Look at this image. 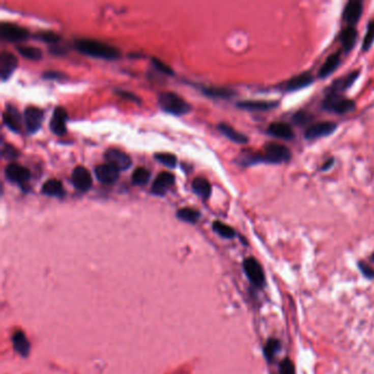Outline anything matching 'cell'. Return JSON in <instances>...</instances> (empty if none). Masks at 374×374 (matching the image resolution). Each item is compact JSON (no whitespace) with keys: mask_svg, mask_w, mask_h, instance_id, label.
Here are the masks:
<instances>
[{"mask_svg":"<svg viewBox=\"0 0 374 374\" xmlns=\"http://www.w3.org/2000/svg\"><path fill=\"white\" fill-rule=\"evenodd\" d=\"M292 154L290 150L284 145L279 143H269L264 148V153L248 154L243 158L244 164H257V163H271L281 164L290 160Z\"/></svg>","mask_w":374,"mask_h":374,"instance_id":"6da1fadb","label":"cell"},{"mask_svg":"<svg viewBox=\"0 0 374 374\" xmlns=\"http://www.w3.org/2000/svg\"><path fill=\"white\" fill-rule=\"evenodd\" d=\"M74 45L80 53L93 57L116 60L120 56V51L117 47L93 39H76Z\"/></svg>","mask_w":374,"mask_h":374,"instance_id":"7a4b0ae2","label":"cell"},{"mask_svg":"<svg viewBox=\"0 0 374 374\" xmlns=\"http://www.w3.org/2000/svg\"><path fill=\"white\" fill-rule=\"evenodd\" d=\"M159 107L168 113L181 116L191 110L190 105L185 99H182L179 95L171 93V91H164L158 95Z\"/></svg>","mask_w":374,"mask_h":374,"instance_id":"3957f363","label":"cell"},{"mask_svg":"<svg viewBox=\"0 0 374 374\" xmlns=\"http://www.w3.org/2000/svg\"><path fill=\"white\" fill-rule=\"evenodd\" d=\"M323 107L325 110L334 112L336 114H346L355 110L356 103L350 99L341 98L338 95H328L324 100Z\"/></svg>","mask_w":374,"mask_h":374,"instance_id":"277c9868","label":"cell"},{"mask_svg":"<svg viewBox=\"0 0 374 374\" xmlns=\"http://www.w3.org/2000/svg\"><path fill=\"white\" fill-rule=\"evenodd\" d=\"M244 271L247 278L249 279V281L253 285H256L257 287H263L265 285L266 283L265 272L263 270V268H261L260 264L255 258L249 257L245 259Z\"/></svg>","mask_w":374,"mask_h":374,"instance_id":"5b68a950","label":"cell"},{"mask_svg":"<svg viewBox=\"0 0 374 374\" xmlns=\"http://www.w3.org/2000/svg\"><path fill=\"white\" fill-rule=\"evenodd\" d=\"M104 158L107 160V164L113 166L119 171L126 170L132 165V160L129 155L121 150H118V148H109L104 153Z\"/></svg>","mask_w":374,"mask_h":374,"instance_id":"8992f818","label":"cell"},{"mask_svg":"<svg viewBox=\"0 0 374 374\" xmlns=\"http://www.w3.org/2000/svg\"><path fill=\"white\" fill-rule=\"evenodd\" d=\"M0 35L2 38L10 42H21L29 37V31L25 27L11 22H2L0 24Z\"/></svg>","mask_w":374,"mask_h":374,"instance_id":"52a82bcc","label":"cell"},{"mask_svg":"<svg viewBox=\"0 0 374 374\" xmlns=\"http://www.w3.org/2000/svg\"><path fill=\"white\" fill-rule=\"evenodd\" d=\"M337 129V124L334 122H319L309 125L305 131V138L307 139H316L320 137H325L333 134Z\"/></svg>","mask_w":374,"mask_h":374,"instance_id":"ba28073f","label":"cell"},{"mask_svg":"<svg viewBox=\"0 0 374 374\" xmlns=\"http://www.w3.org/2000/svg\"><path fill=\"white\" fill-rule=\"evenodd\" d=\"M43 119H44V112L42 109L38 107H33V105H30V107L25 108L24 122H25L26 130L30 133L37 132L41 128L42 122H43Z\"/></svg>","mask_w":374,"mask_h":374,"instance_id":"9c48e42d","label":"cell"},{"mask_svg":"<svg viewBox=\"0 0 374 374\" xmlns=\"http://www.w3.org/2000/svg\"><path fill=\"white\" fill-rule=\"evenodd\" d=\"M70 179H72L74 187L80 190V191H87V190L90 189L91 185H93L91 175L88 171V169H86L83 166L75 167Z\"/></svg>","mask_w":374,"mask_h":374,"instance_id":"30bf717a","label":"cell"},{"mask_svg":"<svg viewBox=\"0 0 374 374\" xmlns=\"http://www.w3.org/2000/svg\"><path fill=\"white\" fill-rule=\"evenodd\" d=\"M5 174L7 179L15 183H19V185L25 183L30 179L31 176L29 169L16 163H11L7 166L5 169Z\"/></svg>","mask_w":374,"mask_h":374,"instance_id":"8fae6325","label":"cell"},{"mask_svg":"<svg viewBox=\"0 0 374 374\" xmlns=\"http://www.w3.org/2000/svg\"><path fill=\"white\" fill-rule=\"evenodd\" d=\"M175 176L171 172H160L152 185V193L155 195H164L175 183Z\"/></svg>","mask_w":374,"mask_h":374,"instance_id":"7c38bea8","label":"cell"},{"mask_svg":"<svg viewBox=\"0 0 374 374\" xmlns=\"http://www.w3.org/2000/svg\"><path fill=\"white\" fill-rule=\"evenodd\" d=\"M66 120H67V112L65 108L56 107L53 111V116L49 122V129L56 135H63L66 132Z\"/></svg>","mask_w":374,"mask_h":374,"instance_id":"4fadbf2b","label":"cell"},{"mask_svg":"<svg viewBox=\"0 0 374 374\" xmlns=\"http://www.w3.org/2000/svg\"><path fill=\"white\" fill-rule=\"evenodd\" d=\"M18 65V60L10 52L3 51L0 54V77L3 80L8 79Z\"/></svg>","mask_w":374,"mask_h":374,"instance_id":"5bb4252c","label":"cell"},{"mask_svg":"<svg viewBox=\"0 0 374 374\" xmlns=\"http://www.w3.org/2000/svg\"><path fill=\"white\" fill-rule=\"evenodd\" d=\"M363 11V4L360 0H350V2L344 6L342 12V17L346 22L349 24L357 23Z\"/></svg>","mask_w":374,"mask_h":374,"instance_id":"9a60e30c","label":"cell"},{"mask_svg":"<svg viewBox=\"0 0 374 374\" xmlns=\"http://www.w3.org/2000/svg\"><path fill=\"white\" fill-rule=\"evenodd\" d=\"M95 174L97 179L105 185H111L119 179V170L109 164L97 166L95 168Z\"/></svg>","mask_w":374,"mask_h":374,"instance_id":"2e32d148","label":"cell"},{"mask_svg":"<svg viewBox=\"0 0 374 374\" xmlns=\"http://www.w3.org/2000/svg\"><path fill=\"white\" fill-rule=\"evenodd\" d=\"M267 132L269 135L282 139H291L294 136V132L291 128V125L284 122L271 123L269 125V128H268Z\"/></svg>","mask_w":374,"mask_h":374,"instance_id":"e0dca14e","label":"cell"},{"mask_svg":"<svg viewBox=\"0 0 374 374\" xmlns=\"http://www.w3.org/2000/svg\"><path fill=\"white\" fill-rule=\"evenodd\" d=\"M237 107L251 111H267L278 107V102L264 100H245L237 102Z\"/></svg>","mask_w":374,"mask_h":374,"instance_id":"ac0fdd59","label":"cell"},{"mask_svg":"<svg viewBox=\"0 0 374 374\" xmlns=\"http://www.w3.org/2000/svg\"><path fill=\"white\" fill-rule=\"evenodd\" d=\"M360 75L359 72H352L350 74H348L347 76L341 77L340 79H338L337 81H335L331 86L329 87V95H338L342 93V91L347 90L352 83L356 81V79L358 78Z\"/></svg>","mask_w":374,"mask_h":374,"instance_id":"d6986e66","label":"cell"},{"mask_svg":"<svg viewBox=\"0 0 374 374\" xmlns=\"http://www.w3.org/2000/svg\"><path fill=\"white\" fill-rule=\"evenodd\" d=\"M3 119L5 124L8 126V128L16 132L19 133L21 130V120H20V116L19 112L12 107V105H7L6 111L4 112L3 114Z\"/></svg>","mask_w":374,"mask_h":374,"instance_id":"ffe728a7","label":"cell"},{"mask_svg":"<svg viewBox=\"0 0 374 374\" xmlns=\"http://www.w3.org/2000/svg\"><path fill=\"white\" fill-rule=\"evenodd\" d=\"M340 60L341 56L339 52H336L334 54H331L329 57H327V60L325 61V63L322 65V67L320 68L319 75L321 78H326L329 75L333 74L335 72V69L339 66L340 64Z\"/></svg>","mask_w":374,"mask_h":374,"instance_id":"44dd1931","label":"cell"},{"mask_svg":"<svg viewBox=\"0 0 374 374\" xmlns=\"http://www.w3.org/2000/svg\"><path fill=\"white\" fill-rule=\"evenodd\" d=\"M313 82V76L309 73H303L293 77L285 83V89L287 91H295L307 87Z\"/></svg>","mask_w":374,"mask_h":374,"instance_id":"7402d4cb","label":"cell"},{"mask_svg":"<svg viewBox=\"0 0 374 374\" xmlns=\"http://www.w3.org/2000/svg\"><path fill=\"white\" fill-rule=\"evenodd\" d=\"M12 342L13 347H15L16 351L19 355H21L22 357H27L30 352V342L27 340V338L25 337L23 331L17 330L12 336Z\"/></svg>","mask_w":374,"mask_h":374,"instance_id":"603a6c76","label":"cell"},{"mask_svg":"<svg viewBox=\"0 0 374 374\" xmlns=\"http://www.w3.org/2000/svg\"><path fill=\"white\" fill-rule=\"evenodd\" d=\"M217 128H218V130H220V132L223 134V135H225L227 138L233 140V142L238 143V144H246L247 142H248V137H247L246 135H244L243 133L236 131L235 129H233L231 125H228L226 123L218 124Z\"/></svg>","mask_w":374,"mask_h":374,"instance_id":"cb8c5ba5","label":"cell"},{"mask_svg":"<svg viewBox=\"0 0 374 374\" xmlns=\"http://www.w3.org/2000/svg\"><path fill=\"white\" fill-rule=\"evenodd\" d=\"M41 192L49 196H62L64 194V189H63V185L60 180L48 179L42 185Z\"/></svg>","mask_w":374,"mask_h":374,"instance_id":"d4e9b609","label":"cell"},{"mask_svg":"<svg viewBox=\"0 0 374 374\" xmlns=\"http://www.w3.org/2000/svg\"><path fill=\"white\" fill-rule=\"evenodd\" d=\"M357 35H358V32L356 30V27H354L352 25L347 26L340 33V41H341L343 48L347 52H349L350 49L354 47L356 41H357Z\"/></svg>","mask_w":374,"mask_h":374,"instance_id":"484cf974","label":"cell"},{"mask_svg":"<svg viewBox=\"0 0 374 374\" xmlns=\"http://www.w3.org/2000/svg\"><path fill=\"white\" fill-rule=\"evenodd\" d=\"M193 191L202 197H209L211 194V183L203 177H196L192 181Z\"/></svg>","mask_w":374,"mask_h":374,"instance_id":"4316f807","label":"cell"},{"mask_svg":"<svg viewBox=\"0 0 374 374\" xmlns=\"http://www.w3.org/2000/svg\"><path fill=\"white\" fill-rule=\"evenodd\" d=\"M177 216L181 221L187 223H195L199 221L201 213L192 208H181L177 212Z\"/></svg>","mask_w":374,"mask_h":374,"instance_id":"83f0119b","label":"cell"},{"mask_svg":"<svg viewBox=\"0 0 374 374\" xmlns=\"http://www.w3.org/2000/svg\"><path fill=\"white\" fill-rule=\"evenodd\" d=\"M203 94L212 98H229L233 95H235V91L229 88L206 87L203 88Z\"/></svg>","mask_w":374,"mask_h":374,"instance_id":"f1b7e54d","label":"cell"},{"mask_svg":"<svg viewBox=\"0 0 374 374\" xmlns=\"http://www.w3.org/2000/svg\"><path fill=\"white\" fill-rule=\"evenodd\" d=\"M17 49L21 55L32 61H39L42 57V51L39 47L19 45L17 46Z\"/></svg>","mask_w":374,"mask_h":374,"instance_id":"f546056e","label":"cell"},{"mask_svg":"<svg viewBox=\"0 0 374 374\" xmlns=\"http://www.w3.org/2000/svg\"><path fill=\"white\" fill-rule=\"evenodd\" d=\"M150 177H151V174H150V171L147 170L146 168L138 167V168L135 169V170L133 171L132 181H133L134 185L144 186L148 182V180H150Z\"/></svg>","mask_w":374,"mask_h":374,"instance_id":"4dcf8cb0","label":"cell"},{"mask_svg":"<svg viewBox=\"0 0 374 374\" xmlns=\"http://www.w3.org/2000/svg\"><path fill=\"white\" fill-rule=\"evenodd\" d=\"M280 347H281V344L278 339H270L267 341L266 347H265V356L268 361H270V362L273 361V358L279 352Z\"/></svg>","mask_w":374,"mask_h":374,"instance_id":"1f68e13d","label":"cell"},{"mask_svg":"<svg viewBox=\"0 0 374 374\" xmlns=\"http://www.w3.org/2000/svg\"><path fill=\"white\" fill-rule=\"evenodd\" d=\"M213 229L224 238H233L235 236V231L221 221H215L213 223Z\"/></svg>","mask_w":374,"mask_h":374,"instance_id":"d6a6232c","label":"cell"},{"mask_svg":"<svg viewBox=\"0 0 374 374\" xmlns=\"http://www.w3.org/2000/svg\"><path fill=\"white\" fill-rule=\"evenodd\" d=\"M155 158H156V160L159 161V163L170 168L175 167L176 164H177V157L170 153H157L155 154Z\"/></svg>","mask_w":374,"mask_h":374,"instance_id":"836d02e7","label":"cell"},{"mask_svg":"<svg viewBox=\"0 0 374 374\" xmlns=\"http://www.w3.org/2000/svg\"><path fill=\"white\" fill-rule=\"evenodd\" d=\"M374 42V20L370 21L368 24V29H366L365 37L362 42V49L363 51H368V49L372 46Z\"/></svg>","mask_w":374,"mask_h":374,"instance_id":"e575fe53","label":"cell"},{"mask_svg":"<svg viewBox=\"0 0 374 374\" xmlns=\"http://www.w3.org/2000/svg\"><path fill=\"white\" fill-rule=\"evenodd\" d=\"M38 38H40L42 41L46 42V43L53 44V45L57 43V42L61 40L60 35L52 31H42L38 34Z\"/></svg>","mask_w":374,"mask_h":374,"instance_id":"d590c367","label":"cell"},{"mask_svg":"<svg viewBox=\"0 0 374 374\" xmlns=\"http://www.w3.org/2000/svg\"><path fill=\"white\" fill-rule=\"evenodd\" d=\"M2 155L6 159H15L19 156V151L10 144H4L2 148Z\"/></svg>","mask_w":374,"mask_h":374,"instance_id":"8d00e7d4","label":"cell"},{"mask_svg":"<svg viewBox=\"0 0 374 374\" xmlns=\"http://www.w3.org/2000/svg\"><path fill=\"white\" fill-rule=\"evenodd\" d=\"M279 373L280 374H295V366L294 363L290 359L282 360L279 365Z\"/></svg>","mask_w":374,"mask_h":374,"instance_id":"74e56055","label":"cell"},{"mask_svg":"<svg viewBox=\"0 0 374 374\" xmlns=\"http://www.w3.org/2000/svg\"><path fill=\"white\" fill-rule=\"evenodd\" d=\"M152 62H153V65L155 66V68H156L157 70H159L160 73L166 74V75H174L171 67L168 66L167 64H165V63L161 60H159L157 57H153Z\"/></svg>","mask_w":374,"mask_h":374,"instance_id":"f35d334b","label":"cell"},{"mask_svg":"<svg viewBox=\"0 0 374 374\" xmlns=\"http://www.w3.org/2000/svg\"><path fill=\"white\" fill-rule=\"evenodd\" d=\"M116 93H117L119 96H121L122 98H126V99H129V100H132V101H134V102H137V103H139V102H140V99H139L136 95H134V94L130 93V91H125V90H117Z\"/></svg>","mask_w":374,"mask_h":374,"instance_id":"ab89813d","label":"cell"},{"mask_svg":"<svg viewBox=\"0 0 374 374\" xmlns=\"http://www.w3.org/2000/svg\"><path fill=\"white\" fill-rule=\"evenodd\" d=\"M359 268L361 272L364 274V277L366 278H374V270L370 266H368L364 263H360L359 264Z\"/></svg>","mask_w":374,"mask_h":374,"instance_id":"60d3db41","label":"cell"},{"mask_svg":"<svg viewBox=\"0 0 374 374\" xmlns=\"http://www.w3.org/2000/svg\"><path fill=\"white\" fill-rule=\"evenodd\" d=\"M309 119H310V117L308 114H306V113H298V114L295 116V121L299 122L300 124L306 123Z\"/></svg>","mask_w":374,"mask_h":374,"instance_id":"b9f144b4","label":"cell"},{"mask_svg":"<svg viewBox=\"0 0 374 374\" xmlns=\"http://www.w3.org/2000/svg\"><path fill=\"white\" fill-rule=\"evenodd\" d=\"M43 76L45 77V78L54 79V78H56V77H59V78H62L63 74L62 73H59V72H52V70H49V72H46Z\"/></svg>","mask_w":374,"mask_h":374,"instance_id":"7bdbcfd3","label":"cell"},{"mask_svg":"<svg viewBox=\"0 0 374 374\" xmlns=\"http://www.w3.org/2000/svg\"><path fill=\"white\" fill-rule=\"evenodd\" d=\"M49 52H52V54H65V49L61 47V46H57L56 44L53 45V47H49Z\"/></svg>","mask_w":374,"mask_h":374,"instance_id":"ee69618b","label":"cell"},{"mask_svg":"<svg viewBox=\"0 0 374 374\" xmlns=\"http://www.w3.org/2000/svg\"><path fill=\"white\" fill-rule=\"evenodd\" d=\"M334 163H335V160H334L333 158H330V159H328V160L326 161V163H325V164H324V165L322 166V168H321V170H323V171L328 170V169H329V168H331V166H333V165H334Z\"/></svg>","mask_w":374,"mask_h":374,"instance_id":"f6af8a7d","label":"cell"},{"mask_svg":"<svg viewBox=\"0 0 374 374\" xmlns=\"http://www.w3.org/2000/svg\"><path fill=\"white\" fill-rule=\"evenodd\" d=\"M372 260L374 261V253H373V256H372Z\"/></svg>","mask_w":374,"mask_h":374,"instance_id":"bcb514c9","label":"cell"}]
</instances>
